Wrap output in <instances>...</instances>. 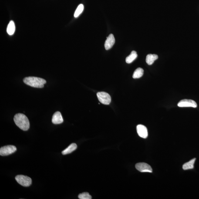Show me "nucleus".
I'll return each mask as SVG.
<instances>
[{
	"label": "nucleus",
	"instance_id": "obj_1",
	"mask_svg": "<svg viewBox=\"0 0 199 199\" xmlns=\"http://www.w3.org/2000/svg\"><path fill=\"white\" fill-rule=\"evenodd\" d=\"M16 125L20 129L25 131L28 130L30 128V123L28 117L25 114H17L14 117Z\"/></svg>",
	"mask_w": 199,
	"mask_h": 199
},
{
	"label": "nucleus",
	"instance_id": "obj_2",
	"mask_svg": "<svg viewBox=\"0 0 199 199\" xmlns=\"http://www.w3.org/2000/svg\"><path fill=\"white\" fill-rule=\"evenodd\" d=\"M24 83L32 87L42 88L46 83V81L42 78L30 76L26 77L23 80Z\"/></svg>",
	"mask_w": 199,
	"mask_h": 199
},
{
	"label": "nucleus",
	"instance_id": "obj_3",
	"mask_svg": "<svg viewBox=\"0 0 199 199\" xmlns=\"http://www.w3.org/2000/svg\"><path fill=\"white\" fill-rule=\"evenodd\" d=\"M15 179L18 184L23 187H29L32 184V179L27 176L18 175L15 177Z\"/></svg>",
	"mask_w": 199,
	"mask_h": 199
},
{
	"label": "nucleus",
	"instance_id": "obj_4",
	"mask_svg": "<svg viewBox=\"0 0 199 199\" xmlns=\"http://www.w3.org/2000/svg\"><path fill=\"white\" fill-rule=\"evenodd\" d=\"M16 150V147L12 145L4 146L0 149V155L2 156H8L15 153Z\"/></svg>",
	"mask_w": 199,
	"mask_h": 199
},
{
	"label": "nucleus",
	"instance_id": "obj_5",
	"mask_svg": "<svg viewBox=\"0 0 199 199\" xmlns=\"http://www.w3.org/2000/svg\"><path fill=\"white\" fill-rule=\"evenodd\" d=\"M97 95L99 101L104 104L109 105L111 102V97L110 95L106 92H98Z\"/></svg>",
	"mask_w": 199,
	"mask_h": 199
},
{
	"label": "nucleus",
	"instance_id": "obj_6",
	"mask_svg": "<svg viewBox=\"0 0 199 199\" xmlns=\"http://www.w3.org/2000/svg\"><path fill=\"white\" fill-rule=\"evenodd\" d=\"M136 169L141 172H152L151 166L145 163H139L135 165Z\"/></svg>",
	"mask_w": 199,
	"mask_h": 199
},
{
	"label": "nucleus",
	"instance_id": "obj_7",
	"mask_svg": "<svg viewBox=\"0 0 199 199\" xmlns=\"http://www.w3.org/2000/svg\"><path fill=\"white\" fill-rule=\"evenodd\" d=\"M178 106L179 107H192L196 108L197 107V103L192 100L183 99L180 101L178 103Z\"/></svg>",
	"mask_w": 199,
	"mask_h": 199
},
{
	"label": "nucleus",
	"instance_id": "obj_8",
	"mask_svg": "<svg viewBox=\"0 0 199 199\" xmlns=\"http://www.w3.org/2000/svg\"><path fill=\"white\" fill-rule=\"evenodd\" d=\"M138 134L140 137L145 139L147 137L148 132L147 128L143 125H138L136 127Z\"/></svg>",
	"mask_w": 199,
	"mask_h": 199
},
{
	"label": "nucleus",
	"instance_id": "obj_9",
	"mask_svg": "<svg viewBox=\"0 0 199 199\" xmlns=\"http://www.w3.org/2000/svg\"><path fill=\"white\" fill-rule=\"evenodd\" d=\"M115 42V39L114 36L113 34H110L107 38V40L105 42V49L107 50L111 49L114 45Z\"/></svg>",
	"mask_w": 199,
	"mask_h": 199
},
{
	"label": "nucleus",
	"instance_id": "obj_10",
	"mask_svg": "<svg viewBox=\"0 0 199 199\" xmlns=\"http://www.w3.org/2000/svg\"><path fill=\"white\" fill-rule=\"evenodd\" d=\"M64 119L59 111H56L52 116V122L55 124H59L63 123Z\"/></svg>",
	"mask_w": 199,
	"mask_h": 199
},
{
	"label": "nucleus",
	"instance_id": "obj_11",
	"mask_svg": "<svg viewBox=\"0 0 199 199\" xmlns=\"http://www.w3.org/2000/svg\"><path fill=\"white\" fill-rule=\"evenodd\" d=\"M77 146L76 144H75V143H72L68 147H67L66 149H65V150L62 151V154L66 155L69 154V153H71L75 151L77 149Z\"/></svg>",
	"mask_w": 199,
	"mask_h": 199
},
{
	"label": "nucleus",
	"instance_id": "obj_12",
	"mask_svg": "<svg viewBox=\"0 0 199 199\" xmlns=\"http://www.w3.org/2000/svg\"><path fill=\"white\" fill-rule=\"evenodd\" d=\"M158 56L157 55L149 54L146 56V62L148 65H151L154 63L155 61L158 59Z\"/></svg>",
	"mask_w": 199,
	"mask_h": 199
},
{
	"label": "nucleus",
	"instance_id": "obj_13",
	"mask_svg": "<svg viewBox=\"0 0 199 199\" xmlns=\"http://www.w3.org/2000/svg\"><path fill=\"white\" fill-rule=\"evenodd\" d=\"M15 31V25L13 21H10L7 28V32L9 35H13Z\"/></svg>",
	"mask_w": 199,
	"mask_h": 199
},
{
	"label": "nucleus",
	"instance_id": "obj_14",
	"mask_svg": "<svg viewBox=\"0 0 199 199\" xmlns=\"http://www.w3.org/2000/svg\"><path fill=\"white\" fill-rule=\"evenodd\" d=\"M138 55L136 52L132 51L130 54L126 58V62L127 64H130L133 62L137 57Z\"/></svg>",
	"mask_w": 199,
	"mask_h": 199
},
{
	"label": "nucleus",
	"instance_id": "obj_15",
	"mask_svg": "<svg viewBox=\"0 0 199 199\" xmlns=\"http://www.w3.org/2000/svg\"><path fill=\"white\" fill-rule=\"evenodd\" d=\"M196 160L195 158L192 159L190 161L185 163L183 166V170H187L193 169L194 168V164Z\"/></svg>",
	"mask_w": 199,
	"mask_h": 199
},
{
	"label": "nucleus",
	"instance_id": "obj_16",
	"mask_svg": "<svg viewBox=\"0 0 199 199\" xmlns=\"http://www.w3.org/2000/svg\"><path fill=\"white\" fill-rule=\"evenodd\" d=\"M144 71L142 68H139L135 70L133 75V79H138L143 76Z\"/></svg>",
	"mask_w": 199,
	"mask_h": 199
},
{
	"label": "nucleus",
	"instance_id": "obj_17",
	"mask_svg": "<svg viewBox=\"0 0 199 199\" xmlns=\"http://www.w3.org/2000/svg\"><path fill=\"white\" fill-rule=\"evenodd\" d=\"M84 9V6L83 4H81L78 6L77 8H76V11L74 13V17L75 18H77L79 16L80 14L83 12Z\"/></svg>",
	"mask_w": 199,
	"mask_h": 199
},
{
	"label": "nucleus",
	"instance_id": "obj_18",
	"mask_svg": "<svg viewBox=\"0 0 199 199\" xmlns=\"http://www.w3.org/2000/svg\"><path fill=\"white\" fill-rule=\"evenodd\" d=\"M78 198L80 199H91V196L87 192H84L78 195Z\"/></svg>",
	"mask_w": 199,
	"mask_h": 199
}]
</instances>
